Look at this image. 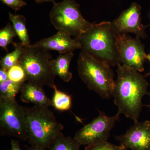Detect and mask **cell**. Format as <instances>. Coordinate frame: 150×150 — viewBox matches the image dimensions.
<instances>
[{"instance_id":"obj_25","label":"cell","mask_w":150,"mask_h":150,"mask_svg":"<svg viewBox=\"0 0 150 150\" xmlns=\"http://www.w3.org/2000/svg\"><path fill=\"white\" fill-rule=\"evenodd\" d=\"M11 150H22L18 141L12 140L11 141Z\"/></svg>"},{"instance_id":"obj_15","label":"cell","mask_w":150,"mask_h":150,"mask_svg":"<svg viewBox=\"0 0 150 150\" xmlns=\"http://www.w3.org/2000/svg\"><path fill=\"white\" fill-rule=\"evenodd\" d=\"M9 19L12 23L17 35L23 46L30 45V40L26 26V18L22 15H14L9 13Z\"/></svg>"},{"instance_id":"obj_17","label":"cell","mask_w":150,"mask_h":150,"mask_svg":"<svg viewBox=\"0 0 150 150\" xmlns=\"http://www.w3.org/2000/svg\"><path fill=\"white\" fill-rule=\"evenodd\" d=\"M81 145L71 137L61 133L56 137L48 150H80Z\"/></svg>"},{"instance_id":"obj_10","label":"cell","mask_w":150,"mask_h":150,"mask_svg":"<svg viewBox=\"0 0 150 150\" xmlns=\"http://www.w3.org/2000/svg\"><path fill=\"white\" fill-rule=\"evenodd\" d=\"M142 7L133 2L111 22L112 28L117 35L131 33L136 37L145 38L146 26L142 23Z\"/></svg>"},{"instance_id":"obj_27","label":"cell","mask_w":150,"mask_h":150,"mask_svg":"<svg viewBox=\"0 0 150 150\" xmlns=\"http://www.w3.org/2000/svg\"><path fill=\"white\" fill-rule=\"evenodd\" d=\"M28 150H48V149H46L39 147L33 146H31V147L29 148Z\"/></svg>"},{"instance_id":"obj_8","label":"cell","mask_w":150,"mask_h":150,"mask_svg":"<svg viewBox=\"0 0 150 150\" xmlns=\"http://www.w3.org/2000/svg\"><path fill=\"white\" fill-rule=\"evenodd\" d=\"M98 112L97 117L75 134L74 139L81 146H88L107 141L121 114L118 112L114 116H109L100 110Z\"/></svg>"},{"instance_id":"obj_22","label":"cell","mask_w":150,"mask_h":150,"mask_svg":"<svg viewBox=\"0 0 150 150\" xmlns=\"http://www.w3.org/2000/svg\"><path fill=\"white\" fill-rule=\"evenodd\" d=\"M85 150H126L123 146L120 145L117 146L108 142L104 141L87 146Z\"/></svg>"},{"instance_id":"obj_3","label":"cell","mask_w":150,"mask_h":150,"mask_svg":"<svg viewBox=\"0 0 150 150\" xmlns=\"http://www.w3.org/2000/svg\"><path fill=\"white\" fill-rule=\"evenodd\" d=\"M28 141L33 146L48 149L64 129L47 107H24Z\"/></svg>"},{"instance_id":"obj_23","label":"cell","mask_w":150,"mask_h":150,"mask_svg":"<svg viewBox=\"0 0 150 150\" xmlns=\"http://www.w3.org/2000/svg\"><path fill=\"white\" fill-rule=\"evenodd\" d=\"M3 4L15 11L19 10L23 7L27 5V3L23 0H0Z\"/></svg>"},{"instance_id":"obj_19","label":"cell","mask_w":150,"mask_h":150,"mask_svg":"<svg viewBox=\"0 0 150 150\" xmlns=\"http://www.w3.org/2000/svg\"><path fill=\"white\" fill-rule=\"evenodd\" d=\"M22 84L14 82L9 79L0 83V98L15 99L16 95L20 91Z\"/></svg>"},{"instance_id":"obj_4","label":"cell","mask_w":150,"mask_h":150,"mask_svg":"<svg viewBox=\"0 0 150 150\" xmlns=\"http://www.w3.org/2000/svg\"><path fill=\"white\" fill-rule=\"evenodd\" d=\"M77 64L79 76L90 90L104 99L112 96L115 81L111 67L82 51L79 55Z\"/></svg>"},{"instance_id":"obj_6","label":"cell","mask_w":150,"mask_h":150,"mask_svg":"<svg viewBox=\"0 0 150 150\" xmlns=\"http://www.w3.org/2000/svg\"><path fill=\"white\" fill-rule=\"evenodd\" d=\"M51 24L58 31L77 38L93 25L84 18L75 0H63L54 4L50 13Z\"/></svg>"},{"instance_id":"obj_11","label":"cell","mask_w":150,"mask_h":150,"mask_svg":"<svg viewBox=\"0 0 150 150\" xmlns=\"http://www.w3.org/2000/svg\"><path fill=\"white\" fill-rule=\"evenodd\" d=\"M115 137L126 150H150V121L134 122L125 134Z\"/></svg>"},{"instance_id":"obj_7","label":"cell","mask_w":150,"mask_h":150,"mask_svg":"<svg viewBox=\"0 0 150 150\" xmlns=\"http://www.w3.org/2000/svg\"><path fill=\"white\" fill-rule=\"evenodd\" d=\"M0 127L2 134L28 141L24 107L15 99L0 98Z\"/></svg>"},{"instance_id":"obj_18","label":"cell","mask_w":150,"mask_h":150,"mask_svg":"<svg viewBox=\"0 0 150 150\" xmlns=\"http://www.w3.org/2000/svg\"><path fill=\"white\" fill-rule=\"evenodd\" d=\"M13 45L15 46L14 50L7 54L0 61L1 68L6 71H7L11 67L18 63L24 47L21 43H13Z\"/></svg>"},{"instance_id":"obj_14","label":"cell","mask_w":150,"mask_h":150,"mask_svg":"<svg viewBox=\"0 0 150 150\" xmlns=\"http://www.w3.org/2000/svg\"><path fill=\"white\" fill-rule=\"evenodd\" d=\"M74 56L73 52L60 54L56 59H53L51 62L55 75L65 82H69L72 79V74L69 71V67Z\"/></svg>"},{"instance_id":"obj_26","label":"cell","mask_w":150,"mask_h":150,"mask_svg":"<svg viewBox=\"0 0 150 150\" xmlns=\"http://www.w3.org/2000/svg\"><path fill=\"white\" fill-rule=\"evenodd\" d=\"M35 3L37 4H42L45 2H51L53 4L56 3V0H34Z\"/></svg>"},{"instance_id":"obj_16","label":"cell","mask_w":150,"mask_h":150,"mask_svg":"<svg viewBox=\"0 0 150 150\" xmlns=\"http://www.w3.org/2000/svg\"><path fill=\"white\" fill-rule=\"evenodd\" d=\"M52 88L54 90V96L51 100L52 106L59 111L70 110L72 105V96L59 90L55 84Z\"/></svg>"},{"instance_id":"obj_21","label":"cell","mask_w":150,"mask_h":150,"mask_svg":"<svg viewBox=\"0 0 150 150\" xmlns=\"http://www.w3.org/2000/svg\"><path fill=\"white\" fill-rule=\"evenodd\" d=\"M9 79L16 83L23 84L27 81L26 73L19 63L11 67L7 71Z\"/></svg>"},{"instance_id":"obj_28","label":"cell","mask_w":150,"mask_h":150,"mask_svg":"<svg viewBox=\"0 0 150 150\" xmlns=\"http://www.w3.org/2000/svg\"><path fill=\"white\" fill-rule=\"evenodd\" d=\"M147 60H149L150 62V54H148L147 55ZM150 76V72L148 73L145 76V77L148 76Z\"/></svg>"},{"instance_id":"obj_29","label":"cell","mask_w":150,"mask_h":150,"mask_svg":"<svg viewBox=\"0 0 150 150\" xmlns=\"http://www.w3.org/2000/svg\"><path fill=\"white\" fill-rule=\"evenodd\" d=\"M148 94L150 96V93H148ZM146 106H149V107H150V105H146Z\"/></svg>"},{"instance_id":"obj_30","label":"cell","mask_w":150,"mask_h":150,"mask_svg":"<svg viewBox=\"0 0 150 150\" xmlns=\"http://www.w3.org/2000/svg\"><path fill=\"white\" fill-rule=\"evenodd\" d=\"M148 16H149V18H150V10L149 12V15Z\"/></svg>"},{"instance_id":"obj_13","label":"cell","mask_w":150,"mask_h":150,"mask_svg":"<svg viewBox=\"0 0 150 150\" xmlns=\"http://www.w3.org/2000/svg\"><path fill=\"white\" fill-rule=\"evenodd\" d=\"M20 92L21 99L23 102L41 107L52 105L51 100L40 86L28 81L22 85Z\"/></svg>"},{"instance_id":"obj_12","label":"cell","mask_w":150,"mask_h":150,"mask_svg":"<svg viewBox=\"0 0 150 150\" xmlns=\"http://www.w3.org/2000/svg\"><path fill=\"white\" fill-rule=\"evenodd\" d=\"M33 45L48 51H58L60 54L73 52L81 48L80 43L77 39L60 31L51 37L41 39Z\"/></svg>"},{"instance_id":"obj_9","label":"cell","mask_w":150,"mask_h":150,"mask_svg":"<svg viewBox=\"0 0 150 150\" xmlns=\"http://www.w3.org/2000/svg\"><path fill=\"white\" fill-rule=\"evenodd\" d=\"M116 43L120 64L139 72L144 71L147 55L140 38H134L126 34H119L117 35Z\"/></svg>"},{"instance_id":"obj_20","label":"cell","mask_w":150,"mask_h":150,"mask_svg":"<svg viewBox=\"0 0 150 150\" xmlns=\"http://www.w3.org/2000/svg\"><path fill=\"white\" fill-rule=\"evenodd\" d=\"M17 35L15 30L10 23L0 30V46L8 52V46L11 43L13 44V38Z\"/></svg>"},{"instance_id":"obj_2","label":"cell","mask_w":150,"mask_h":150,"mask_svg":"<svg viewBox=\"0 0 150 150\" xmlns=\"http://www.w3.org/2000/svg\"><path fill=\"white\" fill-rule=\"evenodd\" d=\"M81 51L110 67L120 64L117 48V34L111 22L103 21L93 25L77 38Z\"/></svg>"},{"instance_id":"obj_1","label":"cell","mask_w":150,"mask_h":150,"mask_svg":"<svg viewBox=\"0 0 150 150\" xmlns=\"http://www.w3.org/2000/svg\"><path fill=\"white\" fill-rule=\"evenodd\" d=\"M112 96L118 112L134 122L138 121L144 105L143 97L148 94L149 83L137 70L120 64Z\"/></svg>"},{"instance_id":"obj_5","label":"cell","mask_w":150,"mask_h":150,"mask_svg":"<svg viewBox=\"0 0 150 150\" xmlns=\"http://www.w3.org/2000/svg\"><path fill=\"white\" fill-rule=\"evenodd\" d=\"M53 59L49 51L30 45L23 47L18 63L26 73L27 81L52 88L56 77L51 63Z\"/></svg>"},{"instance_id":"obj_24","label":"cell","mask_w":150,"mask_h":150,"mask_svg":"<svg viewBox=\"0 0 150 150\" xmlns=\"http://www.w3.org/2000/svg\"><path fill=\"white\" fill-rule=\"evenodd\" d=\"M8 77L7 71L1 68L0 69V83L8 79Z\"/></svg>"}]
</instances>
